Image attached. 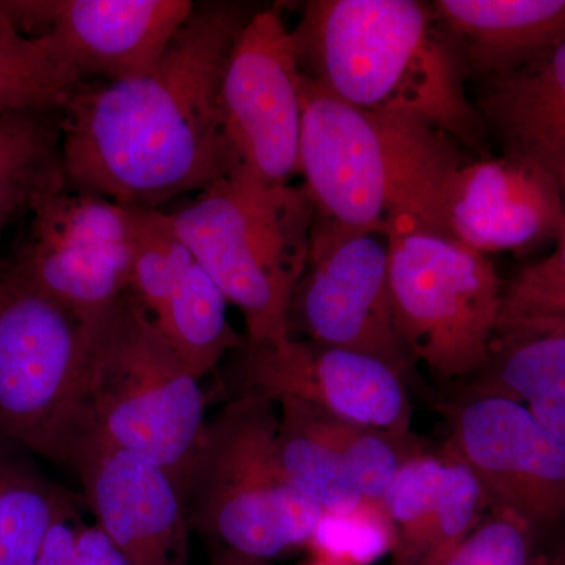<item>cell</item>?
<instances>
[{"label": "cell", "instance_id": "6da1fadb", "mask_svg": "<svg viewBox=\"0 0 565 565\" xmlns=\"http://www.w3.org/2000/svg\"><path fill=\"white\" fill-rule=\"evenodd\" d=\"M258 9L196 3L150 73L82 85L61 114L66 182L131 210H162L239 169L218 96L230 52Z\"/></svg>", "mask_w": 565, "mask_h": 565}, {"label": "cell", "instance_id": "7a4b0ae2", "mask_svg": "<svg viewBox=\"0 0 565 565\" xmlns=\"http://www.w3.org/2000/svg\"><path fill=\"white\" fill-rule=\"evenodd\" d=\"M291 33L303 76L334 98L426 122L489 156L467 66L433 2L310 0Z\"/></svg>", "mask_w": 565, "mask_h": 565}, {"label": "cell", "instance_id": "3957f363", "mask_svg": "<svg viewBox=\"0 0 565 565\" xmlns=\"http://www.w3.org/2000/svg\"><path fill=\"white\" fill-rule=\"evenodd\" d=\"M88 326L62 467L129 451L161 465L182 493L207 424L199 379L131 291Z\"/></svg>", "mask_w": 565, "mask_h": 565}, {"label": "cell", "instance_id": "277c9868", "mask_svg": "<svg viewBox=\"0 0 565 565\" xmlns=\"http://www.w3.org/2000/svg\"><path fill=\"white\" fill-rule=\"evenodd\" d=\"M300 174L315 215L386 236L411 221L440 232L446 180L470 156L426 122L349 106L307 79Z\"/></svg>", "mask_w": 565, "mask_h": 565}, {"label": "cell", "instance_id": "5b68a950", "mask_svg": "<svg viewBox=\"0 0 565 565\" xmlns=\"http://www.w3.org/2000/svg\"><path fill=\"white\" fill-rule=\"evenodd\" d=\"M166 212L182 243L244 315L247 340L288 338L289 305L315 217L302 185L269 184L239 167L180 210Z\"/></svg>", "mask_w": 565, "mask_h": 565}, {"label": "cell", "instance_id": "8992f818", "mask_svg": "<svg viewBox=\"0 0 565 565\" xmlns=\"http://www.w3.org/2000/svg\"><path fill=\"white\" fill-rule=\"evenodd\" d=\"M278 424L277 403L256 392H241L206 424L182 501L210 548L264 561L307 548L322 511L282 470Z\"/></svg>", "mask_w": 565, "mask_h": 565}, {"label": "cell", "instance_id": "52a82bcc", "mask_svg": "<svg viewBox=\"0 0 565 565\" xmlns=\"http://www.w3.org/2000/svg\"><path fill=\"white\" fill-rule=\"evenodd\" d=\"M385 239L394 322L412 362L445 384L473 381L503 315L493 263L422 223L396 222Z\"/></svg>", "mask_w": 565, "mask_h": 565}, {"label": "cell", "instance_id": "ba28073f", "mask_svg": "<svg viewBox=\"0 0 565 565\" xmlns=\"http://www.w3.org/2000/svg\"><path fill=\"white\" fill-rule=\"evenodd\" d=\"M90 326L0 262V437L62 465Z\"/></svg>", "mask_w": 565, "mask_h": 565}, {"label": "cell", "instance_id": "9c48e42d", "mask_svg": "<svg viewBox=\"0 0 565 565\" xmlns=\"http://www.w3.org/2000/svg\"><path fill=\"white\" fill-rule=\"evenodd\" d=\"M134 244L136 210L65 180L25 214L2 262L90 322L129 291Z\"/></svg>", "mask_w": 565, "mask_h": 565}, {"label": "cell", "instance_id": "30bf717a", "mask_svg": "<svg viewBox=\"0 0 565 565\" xmlns=\"http://www.w3.org/2000/svg\"><path fill=\"white\" fill-rule=\"evenodd\" d=\"M288 333L373 356L407 381L415 364L394 322L385 237L315 215L307 262L289 305Z\"/></svg>", "mask_w": 565, "mask_h": 565}, {"label": "cell", "instance_id": "8fae6325", "mask_svg": "<svg viewBox=\"0 0 565 565\" xmlns=\"http://www.w3.org/2000/svg\"><path fill=\"white\" fill-rule=\"evenodd\" d=\"M218 102L239 166L269 184H291L300 174L302 71L292 33L274 7H259L237 36Z\"/></svg>", "mask_w": 565, "mask_h": 565}, {"label": "cell", "instance_id": "7c38bea8", "mask_svg": "<svg viewBox=\"0 0 565 565\" xmlns=\"http://www.w3.org/2000/svg\"><path fill=\"white\" fill-rule=\"evenodd\" d=\"M448 414L445 448L473 471L489 505L537 535L565 522V445L525 405L470 388Z\"/></svg>", "mask_w": 565, "mask_h": 565}, {"label": "cell", "instance_id": "4fadbf2b", "mask_svg": "<svg viewBox=\"0 0 565 565\" xmlns=\"http://www.w3.org/2000/svg\"><path fill=\"white\" fill-rule=\"evenodd\" d=\"M2 3L22 32L46 41L84 84L150 73L196 6L191 0Z\"/></svg>", "mask_w": 565, "mask_h": 565}, {"label": "cell", "instance_id": "5bb4252c", "mask_svg": "<svg viewBox=\"0 0 565 565\" xmlns=\"http://www.w3.org/2000/svg\"><path fill=\"white\" fill-rule=\"evenodd\" d=\"M241 352L243 392L270 399L302 401L349 422L386 433L412 434L411 397L405 381L373 356L282 338L250 341Z\"/></svg>", "mask_w": 565, "mask_h": 565}, {"label": "cell", "instance_id": "9a60e30c", "mask_svg": "<svg viewBox=\"0 0 565 565\" xmlns=\"http://www.w3.org/2000/svg\"><path fill=\"white\" fill-rule=\"evenodd\" d=\"M564 226L556 182L512 156L465 159L441 191L440 232L482 255L533 250L559 239Z\"/></svg>", "mask_w": 565, "mask_h": 565}, {"label": "cell", "instance_id": "2e32d148", "mask_svg": "<svg viewBox=\"0 0 565 565\" xmlns=\"http://www.w3.org/2000/svg\"><path fill=\"white\" fill-rule=\"evenodd\" d=\"M71 471L96 523L131 565H191L180 487L147 457L118 449L93 452Z\"/></svg>", "mask_w": 565, "mask_h": 565}, {"label": "cell", "instance_id": "e0dca14e", "mask_svg": "<svg viewBox=\"0 0 565 565\" xmlns=\"http://www.w3.org/2000/svg\"><path fill=\"white\" fill-rule=\"evenodd\" d=\"M382 505L396 535L392 565H440L490 508L473 471L448 448L412 456Z\"/></svg>", "mask_w": 565, "mask_h": 565}, {"label": "cell", "instance_id": "ac0fdd59", "mask_svg": "<svg viewBox=\"0 0 565 565\" xmlns=\"http://www.w3.org/2000/svg\"><path fill=\"white\" fill-rule=\"evenodd\" d=\"M476 84V110L501 154L544 170L565 200V39L526 65Z\"/></svg>", "mask_w": 565, "mask_h": 565}, {"label": "cell", "instance_id": "d6986e66", "mask_svg": "<svg viewBox=\"0 0 565 565\" xmlns=\"http://www.w3.org/2000/svg\"><path fill=\"white\" fill-rule=\"evenodd\" d=\"M475 82L511 73L565 39V0H435Z\"/></svg>", "mask_w": 565, "mask_h": 565}, {"label": "cell", "instance_id": "ffe728a7", "mask_svg": "<svg viewBox=\"0 0 565 565\" xmlns=\"http://www.w3.org/2000/svg\"><path fill=\"white\" fill-rule=\"evenodd\" d=\"M470 385L525 405L565 445V319L501 315L486 367Z\"/></svg>", "mask_w": 565, "mask_h": 565}, {"label": "cell", "instance_id": "44dd1931", "mask_svg": "<svg viewBox=\"0 0 565 565\" xmlns=\"http://www.w3.org/2000/svg\"><path fill=\"white\" fill-rule=\"evenodd\" d=\"M32 456L0 437V565H35L51 527L79 515L76 497L52 482Z\"/></svg>", "mask_w": 565, "mask_h": 565}, {"label": "cell", "instance_id": "7402d4cb", "mask_svg": "<svg viewBox=\"0 0 565 565\" xmlns=\"http://www.w3.org/2000/svg\"><path fill=\"white\" fill-rule=\"evenodd\" d=\"M62 111L0 115V239L65 182Z\"/></svg>", "mask_w": 565, "mask_h": 565}, {"label": "cell", "instance_id": "603a6c76", "mask_svg": "<svg viewBox=\"0 0 565 565\" xmlns=\"http://www.w3.org/2000/svg\"><path fill=\"white\" fill-rule=\"evenodd\" d=\"M228 300L195 256L182 270L154 316L156 326L199 381L212 373L226 353L243 348L245 338L228 321Z\"/></svg>", "mask_w": 565, "mask_h": 565}, {"label": "cell", "instance_id": "cb8c5ba5", "mask_svg": "<svg viewBox=\"0 0 565 565\" xmlns=\"http://www.w3.org/2000/svg\"><path fill=\"white\" fill-rule=\"evenodd\" d=\"M343 460L364 501L382 504L394 476L412 456L423 451L414 434L399 435L349 422L296 399H280Z\"/></svg>", "mask_w": 565, "mask_h": 565}, {"label": "cell", "instance_id": "d4e9b609", "mask_svg": "<svg viewBox=\"0 0 565 565\" xmlns=\"http://www.w3.org/2000/svg\"><path fill=\"white\" fill-rule=\"evenodd\" d=\"M82 85L50 44L22 32L0 2V115L62 111Z\"/></svg>", "mask_w": 565, "mask_h": 565}, {"label": "cell", "instance_id": "484cf974", "mask_svg": "<svg viewBox=\"0 0 565 565\" xmlns=\"http://www.w3.org/2000/svg\"><path fill=\"white\" fill-rule=\"evenodd\" d=\"M278 405L277 452L285 473L322 512L344 514L367 503L343 460L289 408Z\"/></svg>", "mask_w": 565, "mask_h": 565}, {"label": "cell", "instance_id": "4316f807", "mask_svg": "<svg viewBox=\"0 0 565 565\" xmlns=\"http://www.w3.org/2000/svg\"><path fill=\"white\" fill-rule=\"evenodd\" d=\"M192 258V252L178 236L166 211L136 210V244L129 291L151 318L162 310L174 282Z\"/></svg>", "mask_w": 565, "mask_h": 565}, {"label": "cell", "instance_id": "83f0119b", "mask_svg": "<svg viewBox=\"0 0 565 565\" xmlns=\"http://www.w3.org/2000/svg\"><path fill=\"white\" fill-rule=\"evenodd\" d=\"M394 527L384 505L364 503L344 514L322 512L307 550L340 565H373L394 548Z\"/></svg>", "mask_w": 565, "mask_h": 565}, {"label": "cell", "instance_id": "f1b7e54d", "mask_svg": "<svg viewBox=\"0 0 565 565\" xmlns=\"http://www.w3.org/2000/svg\"><path fill=\"white\" fill-rule=\"evenodd\" d=\"M539 535L525 520L501 508L484 516L440 565H533Z\"/></svg>", "mask_w": 565, "mask_h": 565}, {"label": "cell", "instance_id": "f546056e", "mask_svg": "<svg viewBox=\"0 0 565 565\" xmlns=\"http://www.w3.org/2000/svg\"><path fill=\"white\" fill-rule=\"evenodd\" d=\"M35 565H131L98 523L81 515L58 520L44 537Z\"/></svg>", "mask_w": 565, "mask_h": 565}, {"label": "cell", "instance_id": "4dcf8cb0", "mask_svg": "<svg viewBox=\"0 0 565 565\" xmlns=\"http://www.w3.org/2000/svg\"><path fill=\"white\" fill-rule=\"evenodd\" d=\"M565 299V226L556 248L527 266L504 291L503 315H530Z\"/></svg>", "mask_w": 565, "mask_h": 565}, {"label": "cell", "instance_id": "1f68e13d", "mask_svg": "<svg viewBox=\"0 0 565 565\" xmlns=\"http://www.w3.org/2000/svg\"><path fill=\"white\" fill-rule=\"evenodd\" d=\"M207 565H274L273 561L258 559V557L241 555L226 548H211L210 564Z\"/></svg>", "mask_w": 565, "mask_h": 565}, {"label": "cell", "instance_id": "d6a6232c", "mask_svg": "<svg viewBox=\"0 0 565 565\" xmlns=\"http://www.w3.org/2000/svg\"><path fill=\"white\" fill-rule=\"evenodd\" d=\"M535 316H556V318L565 319V299L557 300V302H553L546 305V307L541 308L539 311H534ZM511 316V315H508Z\"/></svg>", "mask_w": 565, "mask_h": 565}, {"label": "cell", "instance_id": "836d02e7", "mask_svg": "<svg viewBox=\"0 0 565 565\" xmlns=\"http://www.w3.org/2000/svg\"><path fill=\"white\" fill-rule=\"evenodd\" d=\"M307 565H340V564L330 563V561H326V559H319V557H311L310 563H308Z\"/></svg>", "mask_w": 565, "mask_h": 565}, {"label": "cell", "instance_id": "e575fe53", "mask_svg": "<svg viewBox=\"0 0 565 565\" xmlns=\"http://www.w3.org/2000/svg\"><path fill=\"white\" fill-rule=\"evenodd\" d=\"M559 565H565V559H564V563H561Z\"/></svg>", "mask_w": 565, "mask_h": 565}]
</instances>
